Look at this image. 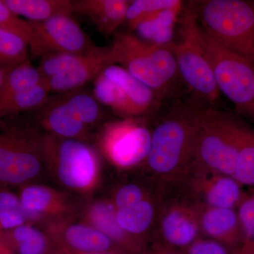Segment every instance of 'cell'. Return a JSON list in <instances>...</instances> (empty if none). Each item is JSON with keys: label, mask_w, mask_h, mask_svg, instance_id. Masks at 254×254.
<instances>
[{"label": "cell", "mask_w": 254, "mask_h": 254, "mask_svg": "<svg viewBox=\"0 0 254 254\" xmlns=\"http://www.w3.org/2000/svg\"><path fill=\"white\" fill-rule=\"evenodd\" d=\"M198 100L175 105L151 129L145 171L166 193L177 191L190 170L200 115L208 105Z\"/></svg>", "instance_id": "obj_1"}, {"label": "cell", "mask_w": 254, "mask_h": 254, "mask_svg": "<svg viewBox=\"0 0 254 254\" xmlns=\"http://www.w3.org/2000/svg\"><path fill=\"white\" fill-rule=\"evenodd\" d=\"M110 61L149 87L162 102L176 93L182 81L174 42L150 43L131 33H118L110 47Z\"/></svg>", "instance_id": "obj_2"}, {"label": "cell", "mask_w": 254, "mask_h": 254, "mask_svg": "<svg viewBox=\"0 0 254 254\" xmlns=\"http://www.w3.org/2000/svg\"><path fill=\"white\" fill-rule=\"evenodd\" d=\"M248 124L237 113L205 107L195 131L190 170L199 169L233 177Z\"/></svg>", "instance_id": "obj_3"}, {"label": "cell", "mask_w": 254, "mask_h": 254, "mask_svg": "<svg viewBox=\"0 0 254 254\" xmlns=\"http://www.w3.org/2000/svg\"><path fill=\"white\" fill-rule=\"evenodd\" d=\"M43 153L46 173L63 190L90 199L101 182L98 150L87 141L44 132Z\"/></svg>", "instance_id": "obj_4"}, {"label": "cell", "mask_w": 254, "mask_h": 254, "mask_svg": "<svg viewBox=\"0 0 254 254\" xmlns=\"http://www.w3.org/2000/svg\"><path fill=\"white\" fill-rule=\"evenodd\" d=\"M19 116L0 119V185L9 187L36 183L46 172L44 132Z\"/></svg>", "instance_id": "obj_5"}, {"label": "cell", "mask_w": 254, "mask_h": 254, "mask_svg": "<svg viewBox=\"0 0 254 254\" xmlns=\"http://www.w3.org/2000/svg\"><path fill=\"white\" fill-rule=\"evenodd\" d=\"M187 4L205 31L254 64V1L198 0Z\"/></svg>", "instance_id": "obj_6"}, {"label": "cell", "mask_w": 254, "mask_h": 254, "mask_svg": "<svg viewBox=\"0 0 254 254\" xmlns=\"http://www.w3.org/2000/svg\"><path fill=\"white\" fill-rule=\"evenodd\" d=\"M200 28L219 92L235 105L237 115L254 124V64L222 46L200 26Z\"/></svg>", "instance_id": "obj_7"}, {"label": "cell", "mask_w": 254, "mask_h": 254, "mask_svg": "<svg viewBox=\"0 0 254 254\" xmlns=\"http://www.w3.org/2000/svg\"><path fill=\"white\" fill-rule=\"evenodd\" d=\"M182 14V39L175 43L179 73L195 100L210 106L218 101L220 93L202 43L200 25L188 4Z\"/></svg>", "instance_id": "obj_8"}, {"label": "cell", "mask_w": 254, "mask_h": 254, "mask_svg": "<svg viewBox=\"0 0 254 254\" xmlns=\"http://www.w3.org/2000/svg\"><path fill=\"white\" fill-rule=\"evenodd\" d=\"M102 118L103 112L94 96L76 90L48 98L38 110L37 124L46 133L88 142L91 130Z\"/></svg>", "instance_id": "obj_9"}, {"label": "cell", "mask_w": 254, "mask_h": 254, "mask_svg": "<svg viewBox=\"0 0 254 254\" xmlns=\"http://www.w3.org/2000/svg\"><path fill=\"white\" fill-rule=\"evenodd\" d=\"M98 150L122 171L144 166L149 154L151 129L141 118H122L104 124L97 133Z\"/></svg>", "instance_id": "obj_10"}, {"label": "cell", "mask_w": 254, "mask_h": 254, "mask_svg": "<svg viewBox=\"0 0 254 254\" xmlns=\"http://www.w3.org/2000/svg\"><path fill=\"white\" fill-rule=\"evenodd\" d=\"M170 195L164 200L150 242H160L181 251L202 236L200 205L178 192L173 193V196Z\"/></svg>", "instance_id": "obj_11"}, {"label": "cell", "mask_w": 254, "mask_h": 254, "mask_svg": "<svg viewBox=\"0 0 254 254\" xmlns=\"http://www.w3.org/2000/svg\"><path fill=\"white\" fill-rule=\"evenodd\" d=\"M18 189V197L29 223L41 227L50 222L78 220L83 203L67 190L37 182Z\"/></svg>", "instance_id": "obj_12"}, {"label": "cell", "mask_w": 254, "mask_h": 254, "mask_svg": "<svg viewBox=\"0 0 254 254\" xmlns=\"http://www.w3.org/2000/svg\"><path fill=\"white\" fill-rule=\"evenodd\" d=\"M31 24L33 37L29 50L36 58L55 53H83L94 47L71 14H60Z\"/></svg>", "instance_id": "obj_13"}, {"label": "cell", "mask_w": 254, "mask_h": 254, "mask_svg": "<svg viewBox=\"0 0 254 254\" xmlns=\"http://www.w3.org/2000/svg\"><path fill=\"white\" fill-rule=\"evenodd\" d=\"M177 191L201 206L232 209H237L245 193L234 177L193 168Z\"/></svg>", "instance_id": "obj_14"}, {"label": "cell", "mask_w": 254, "mask_h": 254, "mask_svg": "<svg viewBox=\"0 0 254 254\" xmlns=\"http://www.w3.org/2000/svg\"><path fill=\"white\" fill-rule=\"evenodd\" d=\"M39 227L49 237L55 250L74 253L123 252L101 232L78 220L50 222Z\"/></svg>", "instance_id": "obj_15"}, {"label": "cell", "mask_w": 254, "mask_h": 254, "mask_svg": "<svg viewBox=\"0 0 254 254\" xmlns=\"http://www.w3.org/2000/svg\"><path fill=\"white\" fill-rule=\"evenodd\" d=\"M83 203L78 220L98 230L128 254H142L147 244L132 237L121 227L116 210L109 198L88 199Z\"/></svg>", "instance_id": "obj_16"}, {"label": "cell", "mask_w": 254, "mask_h": 254, "mask_svg": "<svg viewBox=\"0 0 254 254\" xmlns=\"http://www.w3.org/2000/svg\"><path fill=\"white\" fill-rule=\"evenodd\" d=\"M110 64V47H93L72 67L58 76L46 80L50 92L76 91L100 74Z\"/></svg>", "instance_id": "obj_17"}, {"label": "cell", "mask_w": 254, "mask_h": 254, "mask_svg": "<svg viewBox=\"0 0 254 254\" xmlns=\"http://www.w3.org/2000/svg\"><path fill=\"white\" fill-rule=\"evenodd\" d=\"M166 195L158 192L128 208L115 210L119 223L127 233L148 245Z\"/></svg>", "instance_id": "obj_18"}, {"label": "cell", "mask_w": 254, "mask_h": 254, "mask_svg": "<svg viewBox=\"0 0 254 254\" xmlns=\"http://www.w3.org/2000/svg\"><path fill=\"white\" fill-rule=\"evenodd\" d=\"M199 223L202 236L220 242L232 250L244 243L236 209L200 205Z\"/></svg>", "instance_id": "obj_19"}, {"label": "cell", "mask_w": 254, "mask_h": 254, "mask_svg": "<svg viewBox=\"0 0 254 254\" xmlns=\"http://www.w3.org/2000/svg\"><path fill=\"white\" fill-rule=\"evenodd\" d=\"M128 0L73 1V12L85 15L105 35L113 33L126 21Z\"/></svg>", "instance_id": "obj_20"}, {"label": "cell", "mask_w": 254, "mask_h": 254, "mask_svg": "<svg viewBox=\"0 0 254 254\" xmlns=\"http://www.w3.org/2000/svg\"><path fill=\"white\" fill-rule=\"evenodd\" d=\"M102 72L121 87L133 107L136 118L155 111L161 104V100L153 90L119 65H109Z\"/></svg>", "instance_id": "obj_21"}, {"label": "cell", "mask_w": 254, "mask_h": 254, "mask_svg": "<svg viewBox=\"0 0 254 254\" xmlns=\"http://www.w3.org/2000/svg\"><path fill=\"white\" fill-rule=\"evenodd\" d=\"M0 237L14 254H53L55 251L46 232L29 222L1 232Z\"/></svg>", "instance_id": "obj_22"}, {"label": "cell", "mask_w": 254, "mask_h": 254, "mask_svg": "<svg viewBox=\"0 0 254 254\" xmlns=\"http://www.w3.org/2000/svg\"><path fill=\"white\" fill-rule=\"evenodd\" d=\"M5 4L18 16L28 21L40 23L60 14L73 12L70 0H4Z\"/></svg>", "instance_id": "obj_23"}, {"label": "cell", "mask_w": 254, "mask_h": 254, "mask_svg": "<svg viewBox=\"0 0 254 254\" xmlns=\"http://www.w3.org/2000/svg\"><path fill=\"white\" fill-rule=\"evenodd\" d=\"M50 90L46 80L0 103V119L19 116L38 110L49 98Z\"/></svg>", "instance_id": "obj_24"}, {"label": "cell", "mask_w": 254, "mask_h": 254, "mask_svg": "<svg viewBox=\"0 0 254 254\" xmlns=\"http://www.w3.org/2000/svg\"><path fill=\"white\" fill-rule=\"evenodd\" d=\"M93 96L122 118H136L134 110L121 87L100 73L94 81Z\"/></svg>", "instance_id": "obj_25"}, {"label": "cell", "mask_w": 254, "mask_h": 254, "mask_svg": "<svg viewBox=\"0 0 254 254\" xmlns=\"http://www.w3.org/2000/svg\"><path fill=\"white\" fill-rule=\"evenodd\" d=\"M38 68L27 60L11 66L0 86V103L43 81Z\"/></svg>", "instance_id": "obj_26"}, {"label": "cell", "mask_w": 254, "mask_h": 254, "mask_svg": "<svg viewBox=\"0 0 254 254\" xmlns=\"http://www.w3.org/2000/svg\"><path fill=\"white\" fill-rule=\"evenodd\" d=\"M180 0H133L127 9L126 21L132 30L170 10L183 9Z\"/></svg>", "instance_id": "obj_27"}, {"label": "cell", "mask_w": 254, "mask_h": 254, "mask_svg": "<svg viewBox=\"0 0 254 254\" xmlns=\"http://www.w3.org/2000/svg\"><path fill=\"white\" fill-rule=\"evenodd\" d=\"M158 192L164 191L150 180L148 184L127 182L118 185L108 198L115 210H118L139 203Z\"/></svg>", "instance_id": "obj_28"}, {"label": "cell", "mask_w": 254, "mask_h": 254, "mask_svg": "<svg viewBox=\"0 0 254 254\" xmlns=\"http://www.w3.org/2000/svg\"><path fill=\"white\" fill-rule=\"evenodd\" d=\"M233 177L242 186L254 188V125L246 128Z\"/></svg>", "instance_id": "obj_29"}, {"label": "cell", "mask_w": 254, "mask_h": 254, "mask_svg": "<svg viewBox=\"0 0 254 254\" xmlns=\"http://www.w3.org/2000/svg\"><path fill=\"white\" fill-rule=\"evenodd\" d=\"M27 222L18 195L10 187L0 185V233Z\"/></svg>", "instance_id": "obj_30"}, {"label": "cell", "mask_w": 254, "mask_h": 254, "mask_svg": "<svg viewBox=\"0 0 254 254\" xmlns=\"http://www.w3.org/2000/svg\"><path fill=\"white\" fill-rule=\"evenodd\" d=\"M27 42L14 32L0 27V66H13L28 60Z\"/></svg>", "instance_id": "obj_31"}, {"label": "cell", "mask_w": 254, "mask_h": 254, "mask_svg": "<svg viewBox=\"0 0 254 254\" xmlns=\"http://www.w3.org/2000/svg\"><path fill=\"white\" fill-rule=\"evenodd\" d=\"M182 11L176 9L165 11L155 19L143 23L136 30L145 38L143 40L150 43L165 44L173 42L170 38L173 24Z\"/></svg>", "instance_id": "obj_32"}, {"label": "cell", "mask_w": 254, "mask_h": 254, "mask_svg": "<svg viewBox=\"0 0 254 254\" xmlns=\"http://www.w3.org/2000/svg\"><path fill=\"white\" fill-rule=\"evenodd\" d=\"M86 53H55L47 55L41 58L38 71L43 79L49 80L72 67L82 59Z\"/></svg>", "instance_id": "obj_33"}, {"label": "cell", "mask_w": 254, "mask_h": 254, "mask_svg": "<svg viewBox=\"0 0 254 254\" xmlns=\"http://www.w3.org/2000/svg\"><path fill=\"white\" fill-rule=\"evenodd\" d=\"M0 27L16 33L27 42L28 46L33 39V30L31 22L23 20L14 14L0 0Z\"/></svg>", "instance_id": "obj_34"}, {"label": "cell", "mask_w": 254, "mask_h": 254, "mask_svg": "<svg viewBox=\"0 0 254 254\" xmlns=\"http://www.w3.org/2000/svg\"><path fill=\"white\" fill-rule=\"evenodd\" d=\"M236 210L244 242L254 244V188L245 191Z\"/></svg>", "instance_id": "obj_35"}, {"label": "cell", "mask_w": 254, "mask_h": 254, "mask_svg": "<svg viewBox=\"0 0 254 254\" xmlns=\"http://www.w3.org/2000/svg\"><path fill=\"white\" fill-rule=\"evenodd\" d=\"M234 250L217 241L200 236L186 248L180 251L181 254H232Z\"/></svg>", "instance_id": "obj_36"}, {"label": "cell", "mask_w": 254, "mask_h": 254, "mask_svg": "<svg viewBox=\"0 0 254 254\" xmlns=\"http://www.w3.org/2000/svg\"><path fill=\"white\" fill-rule=\"evenodd\" d=\"M142 254H181L180 251L175 250L160 242H151L147 246Z\"/></svg>", "instance_id": "obj_37"}, {"label": "cell", "mask_w": 254, "mask_h": 254, "mask_svg": "<svg viewBox=\"0 0 254 254\" xmlns=\"http://www.w3.org/2000/svg\"><path fill=\"white\" fill-rule=\"evenodd\" d=\"M232 254H254V244L244 242L233 251Z\"/></svg>", "instance_id": "obj_38"}, {"label": "cell", "mask_w": 254, "mask_h": 254, "mask_svg": "<svg viewBox=\"0 0 254 254\" xmlns=\"http://www.w3.org/2000/svg\"><path fill=\"white\" fill-rule=\"evenodd\" d=\"M53 254H128L124 252H92V253H74V252H66V251L55 250Z\"/></svg>", "instance_id": "obj_39"}, {"label": "cell", "mask_w": 254, "mask_h": 254, "mask_svg": "<svg viewBox=\"0 0 254 254\" xmlns=\"http://www.w3.org/2000/svg\"><path fill=\"white\" fill-rule=\"evenodd\" d=\"M0 254H14L0 237Z\"/></svg>", "instance_id": "obj_40"}, {"label": "cell", "mask_w": 254, "mask_h": 254, "mask_svg": "<svg viewBox=\"0 0 254 254\" xmlns=\"http://www.w3.org/2000/svg\"><path fill=\"white\" fill-rule=\"evenodd\" d=\"M11 67V66H0V86H1V83H2L3 81H4L6 73H7L8 71H9V68Z\"/></svg>", "instance_id": "obj_41"}]
</instances>
